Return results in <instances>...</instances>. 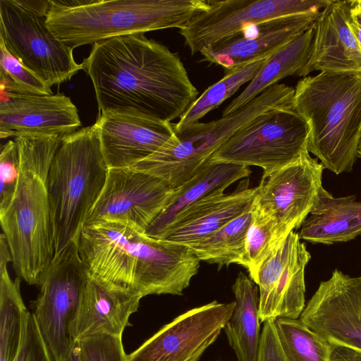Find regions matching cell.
Wrapping results in <instances>:
<instances>
[{
  "instance_id": "obj_5",
  "label": "cell",
  "mask_w": 361,
  "mask_h": 361,
  "mask_svg": "<svg viewBox=\"0 0 361 361\" xmlns=\"http://www.w3.org/2000/svg\"><path fill=\"white\" fill-rule=\"evenodd\" d=\"M208 7L205 0H49L47 25L75 49L119 36L180 30Z\"/></svg>"
},
{
  "instance_id": "obj_2",
  "label": "cell",
  "mask_w": 361,
  "mask_h": 361,
  "mask_svg": "<svg viewBox=\"0 0 361 361\" xmlns=\"http://www.w3.org/2000/svg\"><path fill=\"white\" fill-rule=\"evenodd\" d=\"M78 247L90 277L142 298L182 295L200 266L188 246L149 237L121 222L85 226Z\"/></svg>"
},
{
  "instance_id": "obj_6",
  "label": "cell",
  "mask_w": 361,
  "mask_h": 361,
  "mask_svg": "<svg viewBox=\"0 0 361 361\" xmlns=\"http://www.w3.org/2000/svg\"><path fill=\"white\" fill-rule=\"evenodd\" d=\"M108 171L94 124L63 139L48 176L54 255L78 240Z\"/></svg>"
},
{
  "instance_id": "obj_17",
  "label": "cell",
  "mask_w": 361,
  "mask_h": 361,
  "mask_svg": "<svg viewBox=\"0 0 361 361\" xmlns=\"http://www.w3.org/2000/svg\"><path fill=\"white\" fill-rule=\"evenodd\" d=\"M94 125L109 169L133 167L153 154L175 135L173 123L130 109L100 112Z\"/></svg>"
},
{
  "instance_id": "obj_9",
  "label": "cell",
  "mask_w": 361,
  "mask_h": 361,
  "mask_svg": "<svg viewBox=\"0 0 361 361\" xmlns=\"http://www.w3.org/2000/svg\"><path fill=\"white\" fill-rule=\"evenodd\" d=\"M308 140L307 123L293 108L273 109L233 133L211 160L258 166L265 178L307 152Z\"/></svg>"
},
{
  "instance_id": "obj_25",
  "label": "cell",
  "mask_w": 361,
  "mask_h": 361,
  "mask_svg": "<svg viewBox=\"0 0 361 361\" xmlns=\"http://www.w3.org/2000/svg\"><path fill=\"white\" fill-rule=\"evenodd\" d=\"M232 290L235 306L224 332L238 361H257L262 334L257 288L250 277L240 271Z\"/></svg>"
},
{
  "instance_id": "obj_16",
  "label": "cell",
  "mask_w": 361,
  "mask_h": 361,
  "mask_svg": "<svg viewBox=\"0 0 361 361\" xmlns=\"http://www.w3.org/2000/svg\"><path fill=\"white\" fill-rule=\"evenodd\" d=\"M299 319L331 344L361 351V276L335 269L320 283Z\"/></svg>"
},
{
  "instance_id": "obj_12",
  "label": "cell",
  "mask_w": 361,
  "mask_h": 361,
  "mask_svg": "<svg viewBox=\"0 0 361 361\" xmlns=\"http://www.w3.org/2000/svg\"><path fill=\"white\" fill-rule=\"evenodd\" d=\"M175 190L147 173L131 168L110 169L85 226L116 221L145 232L169 204Z\"/></svg>"
},
{
  "instance_id": "obj_32",
  "label": "cell",
  "mask_w": 361,
  "mask_h": 361,
  "mask_svg": "<svg viewBox=\"0 0 361 361\" xmlns=\"http://www.w3.org/2000/svg\"><path fill=\"white\" fill-rule=\"evenodd\" d=\"M0 52V90L34 94H53L51 87L11 54L1 41Z\"/></svg>"
},
{
  "instance_id": "obj_18",
  "label": "cell",
  "mask_w": 361,
  "mask_h": 361,
  "mask_svg": "<svg viewBox=\"0 0 361 361\" xmlns=\"http://www.w3.org/2000/svg\"><path fill=\"white\" fill-rule=\"evenodd\" d=\"M81 126L75 105L63 93L34 94L0 90V137L20 133L61 138Z\"/></svg>"
},
{
  "instance_id": "obj_31",
  "label": "cell",
  "mask_w": 361,
  "mask_h": 361,
  "mask_svg": "<svg viewBox=\"0 0 361 361\" xmlns=\"http://www.w3.org/2000/svg\"><path fill=\"white\" fill-rule=\"evenodd\" d=\"M287 237L269 216L252 203V218L240 265L247 269L255 283L262 264Z\"/></svg>"
},
{
  "instance_id": "obj_29",
  "label": "cell",
  "mask_w": 361,
  "mask_h": 361,
  "mask_svg": "<svg viewBox=\"0 0 361 361\" xmlns=\"http://www.w3.org/2000/svg\"><path fill=\"white\" fill-rule=\"evenodd\" d=\"M285 361H331V344L299 318L274 320Z\"/></svg>"
},
{
  "instance_id": "obj_37",
  "label": "cell",
  "mask_w": 361,
  "mask_h": 361,
  "mask_svg": "<svg viewBox=\"0 0 361 361\" xmlns=\"http://www.w3.org/2000/svg\"><path fill=\"white\" fill-rule=\"evenodd\" d=\"M331 361H361V351L331 344Z\"/></svg>"
},
{
  "instance_id": "obj_4",
  "label": "cell",
  "mask_w": 361,
  "mask_h": 361,
  "mask_svg": "<svg viewBox=\"0 0 361 361\" xmlns=\"http://www.w3.org/2000/svg\"><path fill=\"white\" fill-rule=\"evenodd\" d=\"M293 109L307 123V149L340 174L355 163L361 137V71H324L299 80Z\"/></svg>"
},
{
  "instance_id": "obj_28",
  "label": "cell",
  "mask_w": 361,
  "mask_h": 361,
  "mask_svg": "<svg viewBox=\"0 0 361 361\" xmlns=\"http://www.w3.org/2000/svg\"><path fill=\"white\" fill-rule=\"evenodd\" d=\"M251 218L252 207L211 235L189 247L200 261L217 264L219 268L231 264L240 265Z\"/></svg>"
},
{
  "instance_id": "obj_11",
  "label": "cell",
  "mask_w": 361,
  "mask_h": 361,
  "mask_svg": "<svg viewBox=\"0 0 361 361\" xmlns=\"http://www.w3.org/2000/svg\"><path fill=\"white\" fill-rule=\"evenodd\" d=\"M331 0L208 1L209 7L195 14L179 30L191 55L226 42L247 27L279 17L319 12Z\"/></svg>"
},
{
  "instance_id": "obj_23",
  "label": "cell",
  "mask_w": 361,
  "mask_h": 361,
  "mask_svg": "<svg viewBox=\"0 0 361 361\" xmlns=\"http://www.w3.org/2000/svg\"><path fill=\"white\" fill-rule=\"evenodd\" d=\"M250 173L248 166L210 160L191 178L176 188L169 204L145 233L161 239L190 207L208 196L224 193L226 188Z\"/></svg>"
},
{
  "instance_id": "obj_20",
  "label": "cell",
  "mask_w": 361,
  "mask_h": 361,
  "mask_svg": "<svg viewBox=\"0 0 361 361\" xmlns=\"http://www.w3.org/2000/svg\"><path fill=\"white\" fill-rule=\"evenodd\" d=\"M350 1L331 0L314 25L310 59L298 76L315 71H361V49L348 25Z\"/></svg>"
},
{
  "instance_id": "obj_27",
  "label": "cell",
  "mask_w": 361,
  "mask_h": 361,
  "mask_svg": "<svg viewBox=\"0 0 361 361\" xmlns=\"http://www.w3.org/2000/svg\"><path fill=\"white\" fill-rule=\"evenodd\" d=\"M20 277L12 280L0 265V361H14L29 314L22 299Z\"/></svg>"
},
{
  "instance_id": "obj_15",
  "label": "cell",
  "mask_w": 361,
  "mask_h": 361,
  "mask_svg": "<svg viewBox=\"0 0 361 361\" xmlns=\"http://www.w3.org/2000/svg\"><path fill=\"white\" fill-rule=\"evenodd\" d=\"M299 233L292 231L264 261L255 283L261 322L298 319L305 307V271L311 259Z\"/></svg>"
},
{
  "instance_id": "obj_13",
  "label": "cell",
  "mask_w": 361,
  "mask_h": 361,
  "mask_svg": "<svg viewBox=\"0 0 361 361\" xmlns=\"http://www.w3.org/2000/svg\"><path fill=\"white\" fill-rule=\"evenodd\" d=\"M235 301L192 308L162 326L126 361H199L230 319Z\"/></svg>"
},
{
  "instance_id": "obj_1",
  "label": "cell",
  "mask_w": 361,
  "mask_h": 361,
  "mask_svg": "<svg viewBox=\"0 0 361 361\" xmlns=\"http://www.w3.org/2000/svg\"><path fill=\"white\" fill-rule=\"evenodd\" d=\"M81 64L92 82L99 113L130 109L171 123L197 98L178 54L145 33L96 42Z\"/></svg>"
},
{
  "instance_id": "obj_10",
  "label": "cell",
  "mask_w": 361,
  "mask_h": 361,
  "mask_svg": "<svg viewBox=\"0 0 361 361\" xmlns=\"http://www.w3.org/2000/svg\"><path fill=\"white\" fill-rule=\"evenodd\" d=\"M88 279L78 240H73L54 255L39 279L32 314L54 361H65L74 345L71 326Z\"/></svg>"
},
{
  "instance_id": "obj_36",
  "label": "cell",
  "mask_w": 361,
  "mask_h": 361,
  "mask_svg": "<svg viewBox=\"0 0 361 361\" xmlns=\"http://www.w3.org/2000/svg\"><path fill=\"white\" fill-rule=\"evenodd\" d=\"M257 361H285L276 336L274 320L263 323Z\"/></svg>"
},
{
  "instance_id": "obj_34",
  "label": "cell",
  "mask_w": 361,
  "mask_h": 361,
  "mask_svg": "<svg viewBox=\"0 0 361 361\" xmlns=\"http://www.w3.org/2000/svg\"><path fill=\"white\" fill-rule=\"evenodd\" d=\"M78 341L82 361H126L121 337L98 335Z\"/></svg>"
},
{
  "instance_id": "obj_19",
  "label": "cell",
  "mask_w": 361,
  "mask_h": 361,
  "mask_svg": "<svg viewBox=\"0 0 361 361\" xmlns=\"http://www.w3.org/2000/svg\"><path fill=\"white\" fill-rule=\"evenodd\" d=\"M311 12L283 16L247 27L229 40L204 49L202 61L217 64L225 73L255 60L268 58L312 27L319 16Z\"/></svg>"
},
{
  "instance_id": "obj_3",
  "label": "cell",
  "mask_w": 361,
  "mask_h": 361,
  "mask_svg": "<svg viewBox=\"0 0 361 361\" xmlns=\"http://www.w3.org/2000/svg\"><path fill=\"white\" fill-rule=\"evenodd\" d=\"M62 140L56 135L37 133L14 137L20 175L11 204L0 213V222L13 269L29 285H38L54 256L48 176Z\"/></svg>"
},
{
  "instance_id": "obj_14",
  "label": "cell",
  "mask_w": 361,
  "mask_h": 361,
  "mask_svg": "<svg viewBox=\"0 0 361 361\" xmlns=\"http://www.w3.org/2000/svg\"><path fill=\"white\" fill-rule=\"evenodd\" d=\"M324 169L307 151L296 161L262 178L253 203L288 236L301 227L313 209L323 188Z\"/></svg>"
},
{
  "instance_id": "obj_24",
  "label": "cell",
  "mask_w": 361,
  "mask_h": 361,
  "mask_svg": "<svg viewBox=\"0 0 361 361\" xmlns=\"http://www.w3.org/2000/svg\"><path fill=\"white\" fill-rule=\"evenodd\" d=\"M361 235V202L355 195L335 197L324 188L300 227V238L331 245Z\"/></svg>"
},
{
  "instance_id": "obj_40",
  "label": "cell",
  "mask_w": 361,
  "mask_h": 361,
  "mask_svg": "<svg viewBox=\"0 0 361 361\" xmlns=\"http://www.w3.org/2000/svg\"><path fill=\"white\" fill-rule=\"evenodd\" d=\"M65 361H82L80 347L78 341H75L74 345Z\"/></svg>"
},
{
  "instance_id": "obj_33",
  "label": "cell",
  "mask_w": 361,
  "mask_h": 361,
  "mask_svg": "<svg viewBox=\"0 0 361 361\" xmlns=\"http://www.w3.org/2000/svg\"><path fill=\"white\" fill-rule=\"evenodd\" d=\"M20 175L18 150L14 140H8L1 148L0 154V213L11 204Z\"/></svg>"
},
{
  "instance_id": "obj_7",
  "label": "cell",
  "mask_w": 361,
  "mask_h": 361,
  "mask_svg": "<svg viewBox=\"0 0 361 361\" xmlns=\"http://www.w3.org/2000/svg\"><path fill=\"white\" fill-rule=\"evenodd\" d=\"M294 94L295 88L276 84L229 115L175 131L164 145L132 169L176 188L191 178L233 133L254 118L270 109L293 108Z\"/></svg>"
},
{
  "instance_id": "obj_30",
  "label": "cell",
  "mask_w": 361,
  "mask_h": 361,
  "mask_svg": "<svg viewBox=\"0 0 361 361\" xmlns=\"http://www.w3.org/2000/svg\"><path fill=\"white\" fill-rule=\"evenodd\" d=\"M269 58V57H268ZM268 58L250 62L225 73L217 82L209 87L188 108L179 121L173 123L174 130L198 122L209 111L231 97L245 83L250 82Z\"/></svg>"
},
{
  "instance_id": "obj_26",
  "label": "cell",
  "mask_w": 361,
  "mask_h": 361,
  "mask_svg": "<svg viewBox=\"0 0 361 361\" xmlns=\"http://www.w3.org/2000/svg\"><path fill=\"white\" fill-rule=\"evenodd\" d=\"M314 35L313 25L271 55L245 89L226 106L222 116L238 110L284 78L298 75L310 59Z\"/></svg>"
},
{
  "instance_id": "obj_21",
  "label": "cell",
  "mask_w": 361,
  "mask_h": 361,
  "mask_svg": "<svg viewBox=\"0 0 361 361\" xmlns=\"http://www.w3.org/2000/svg\"><path fill=\"white\" fill-rule=\"evenodd\" d=\"M142 298L136 292L89 276L71 326L73 341L98 335L122 337Z\"/></svg>"
},
{
  "instance_id": "obj_22",
  "label": "cell",
  "mask_w": 361,
  "mask_h": 361,
  "mask_svg": "<svg viewBox=\"0 0 361 361\" xmlns=\"http://www.w3.org/2000/svg\"><path fill=\"white\" fill-rule=\"evenodd\" d=\"M256 193L257 187L249 188L247 179L231 193L208 196L186 209L161 240L189 247L250 209Z\"/></svg>"
},
{
  "instance_id": "obj_38",
  "label": "cell",
  "mask_w": 361,
  "mask_h": 361,
  "mask_svg": "<svg viewBox=\"0 0 361 361\" xmlns=\"http://www.w3.org/2000/svg\"><path fill=\"white\" fill-rule=\"evenodd\" d=\"M351 5L348 16V25L354 34L361 49V8L350 1Z\"/></svg>"
},
{
  "instance_id": "obj_41",
  "label": "cell",
  "mask_w": 361,
  "mask_h": 361,
  "mask_svg": "<svg viewBox=\"0 0 361 361\" xmlns=\"http://www.w3.org/2000/svg\"><path fill=\"white\" fill-rule=\"evenodd\" d=\"M357 155H358V158L361 159V137H360L358 148H357Z\"/></svg>"
},
{
  "instance_id": "obj_42",
  "label": "cell",
  "mask_w": 361,
  "mask_h": 361,
  "mask_svg": "<svg viewBox=\"0 0 361 361\" xmlns=\"http://www.w3.org/2000/svg\"><path fill=\"white\" fill-rule=\"evenodd\" d=\"M353 2L357 6H358L360 8H361V0H355L353 1Z\"/></svg>"
},
{
  "instance_id": "obj_35",
  "label": "cell",
  "mask_w": 361,
  "mask_h": 361,
  "mask_svg": "<svg viewBox=\"0 0 361 361\" xmlns=\"http://www.w3.org/2000/svg\"><path fill=\"white\" fill-rule=\"evenodd\" d=\"M14 361H54L32 312H29Z\"/></svg>"
},
{
  "instance_id": "obj_8",
  "label": "cell",
  "mask_w": 361,
  "mask_h": 361,
  "mask_svg": "<svg viewBox=\"0 0 361 361\" xmlns=\"http://www.w3.org/2000/svg\"><path fill=\"white\" fill-rule=\"evenodd\" d=\"M48 1L0 0V41L8 51L51 87L70 80L82 64L73 48L59 41L47 25Z\"/></svg>"
},
{
  "instance_id": "obj_39",
  "label": "cell",
  "mask_w": 361,
  "mask_h": 361,
  "mask_svg": "<svg viewBox=\"0 0 361 361\" xmlns=\"http://www.w3.org/2000/svg\"><path fill=\"white\" fill-rule=\"evenodd\" d=\"M12 262V256L6 242V237L2 233L0 235V265Z\"/></svg>"
}]
</instances>
